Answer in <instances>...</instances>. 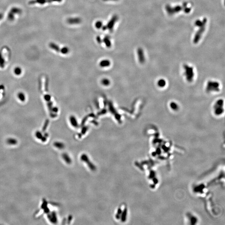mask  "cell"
Masks as SVG:
<instances>
[{
  "mask_svg": "<svg viewBox=\"0 0 225 225\" xmlns=\"http://www.w3.org/2000/svg\"><path fill=\"white\" fill-rule=\"evenodd\" d=\"M184 68L186 80L189 82H191L194 77V72L193 68L187 65H184Z\"/></svg>",
  "mask_w": 225,
  "mask_h": 225,
  "instance_id": "1",
  "label": "cell"
},
{
  "mask_svg": "<svg viewBox=\"0 0 225 225\" xmlns=\"http://www.w3.org/2000/svg\"><path fill=\"white\" fill-rule=\"evenodd\" d=\"M206 90L208 92H218L220 90V84L217 81H209L207 84Z\"/></svg>",
  "mask_w": 225,
  "mask_h": 225,
  "instance_id": "2",
  "label": "cell"
},
{
  "mask_svg": "<svg viewBox=\"0 0 225 225\" xmlns=\"http://www.w3.org/2000/svg\"><path fill=\"white\" fill-rule=\"evenodd\" d=\"M214 110L216 115H220L224 113V101L223 100H219L216 102Z\"/></svg>",
  "mask_w": 225,
  "mask_h": 225,
  "instance_id": "3",
  "label": "cell"
},
{
  "mask_svg": "<svg viewBox=\"0 0 225 225\" xmlns=\"http://www.w3.org/2000/svg\"><path fill=\"white\" fill-rule=\"evenodd\" d=\"M118 20V16L116 15H113L112 18L110 20V21L109 22V23H108L106 26L107 27V29H109V30L111 32L112 31L115 24Z\"/></svg>",
  "mask_w": 225,
  "mask_h": 225,
  "instance_id": "4",
  "label": "cell"
},
{
  "mask_svg": "<svg viewBox=\"0 0 225 225\" xmlns=\"http://www.w3.org/2000/svg\"><path fill=\"white\" fill-rule=\"evenodd\" d=\"M82 20L80 18H70L68 19L67 22L69 24H78L81 23Z\"/></svg>",
  "mask_w": 225,
  "mask_h": 225,
  "instance_id": "5",
  "label": "cell"
},
{
  "mask_svg": "<svg viewBox=\"0 0 225 225\" xmlns=\"http://www.w3.org/2000/svg\"><path fill=\"white\" fill-rule=\"evenodd\" d=\"M137 54H138V59L139 62L141 63H143L145 61V57H144V53L142 49L141 48H138L137 51Z\"/></svg>",
  "mask_w": 225,
  "mask_h": 225,
  "instance_id": "6",
  "label": "cell"
},
{
  "mask_svg": "<svg viewBox=\"0 0 225 225\" xmlns=\"http://www.w3.org/2000/svg\"><path fill=\"white\" fill-rule=\"evenodd\" d=\"M110 62L109 60L104 59L101 61L99 63V66L102 68L108 67L110 66Z\"/></svg>",
  "mask_w": 225,
  "mask_h": 225,
  "instance_id": "7",
  "label": "cell"
},
{
  "mask_svg": "<svg viewBox=\"0 0 225 225\" xmlns=\"http://www.w3.org/2000/svg\"><path fill=\"white\" fill-rule=\"evenodd\" d=\"M70 123L74 127H76L78 126V123L76 118L74 116H71L70 117Z\"/></svg>",
  "mask_w": 225,
  "mask_h": 225,
  "instance_id": "8",
  "label": "cell"
},
{
  "mask_svg": "<svg viewBox=\"0 0 225 225\" xmlns=\"http://www.w3.org/2000/svg\"><path fill=\"white\" fill-rule=\"evenodd\" d=\"M103 41L105 44L106 46L108 48H110L111 46V43L110 38L108 36L105 37L103 39Z\"/></svg>",
  "mask_w": 225,
  "mask_h": 225,
  "instance_id": "9",
  "label": "cell"
},
{
  "mask_svg": "<svg viewBox=\"0 0 225 225\" xmlns=\"http://www.w3.org/2000/svg\"><path fill=\"white\" fill-rule=\"evenodd\" d=\"M166 82L164 79H161L157 82V85L160 88H164L166 86Z\"/></svg>",
  "mask_w": 225,
  "mask_h": 225,
  "instance_id": "10",
  "label": "cell"
},
{
  "mask_svg": "<svg viewBox=\"0 0 225 225\" xmlns=\"http://www.w3.org/2000/svg\"><path fill=\"white\" fill-rule=\"evenodd\" d=\"M101 83L103 86H108L110 84V81L109 79L107 78H104L101 80Z\"/></svg>",
  "mask_w": 225,
  "mask_h": 225,
  "instance_id": "11",
  "label": "cell"
},
{
  "mask_svg": "<svg viewBox=\"0 0 225 225\" xmlns=\"http://www.w3.org/2000/svg\"><path fill=\"white\" fill-rule=\"evenodd\" d=\"M170 106L171 109H172L173 110H178V104L175 102H171L170 103Z\"/></svg>",
  "mask_w": 225,
  "mask_h": 225,
  "instance_id": "12",
  "label": "cell"
},
{
  "mask_svg": "<svg viewBox=\"0 0 225 225\" xmlns=\"http://www.w3.org/2000/svg\"><path fill=\"white\" fill-rule=\"evenodd\" d=\"M50 46L52 48V49H54V50L56 51H60V48L59 46H58L57 45L55 44L54 43H51L50 44Z\"/></svg>",
  "mask_w": 225,
  "mask_h": 225,
  "instance_id": "13",
  "label": "cell"
},
{
  "mask_svg": "<svg viewBox=\"0 0 225 225\" xmlns=\"http://www.w3.org/2000/svg\"><path fill=\"white\" fill-rule=\"evenodd\" d=\"M61 52L62 54H66L69 53V48L67 47H64L61 48Z\"/></svg>",
  "mask_w": 225,
  "mask_h": 225,
  "instance_id": "14",
  "label": "cell"
},
{
  "mask_svg": "<svg viewBox=\"0 0 225 225\" xmlns=\"http://www.w3.org/2000/svg\"><path fill=\"white\" fill-rule=\"evenodd\" d=\"M103 23L101 21H98L95 23V26L97 29H100L103 26Z\"/></svg>",
  "mask_w": 225,
  "mask_h": 225,
  "instance_id": "15",
  "label": "cell"
},
{
  "mask_svg": "<svg viewBox=\"0 0 225 225\" xmlns=\"http://www.w3.org/2000/svg\"><path fill=\"white\" fill-rule=\"evenodd\" d=\"M14 72L16 74H20L21 73V69L20 68H16L15 69Z\"/></svg>",
  "mask_w": 225,
  "mask_h": 225,
  "instance_id": "16",
  "label": "cell"
},
{
  "mask_svg": "<svg viewBox=\"0 0 225 225\" xmlns=\"http://www.w3.org/2000/svg\"><path fill=\"white\" fill-rule=\"evenodd\" d=\"M96 40L98 43H102V41L101 40V38L99 36H98L97 37Z\"/></svg>",
  "mask_w": 225,
  "mask_h": 225,
  "instance_id": "17",
  "label": "cell"
},
{
  "mask_svg": "<svg viewBox=\"0 0 225 225\" xmlns=\"http://www.w3.org/2000/svg\"><path fill=\"white\" fill-rule=\"evenodd\" d=\"M102 28L103 29V31H105L106 29H107V26H102Z\"/></svg>",
  "mask_w": 225,
  "mask_h": 225,
  "instance_id": "18",
  "label": "cell"
},
{
  "mask_svg": "<svg viewBox=\"0 0 225 225\" xmlns=\"http://www.w3.org/2000/svg\"><path fill=\"white\" fill-rule=\"evenodd\" d=\"M62 0H52V1H57L59 2H61Z\"/></svg>",
  "mask_w": 225,
  "mask_h": 225,
  "instance_id": "19",
  "label": "cell"
},
{
  "mask_svg": "<svg viewBox=\"0 0 225 225\" xmlns=\"http://www.w3.org/2000/svg\"><path fill=\"white\" fill-rule=\"evenodd\" d=\"M104 1H109V0H114V1H116V0H103Z\"/></svg>",
  "mask_w": 225,
  "mask_h": 225,
  "instance_id": "20",
  "label": "cell"
}]
</instances>
